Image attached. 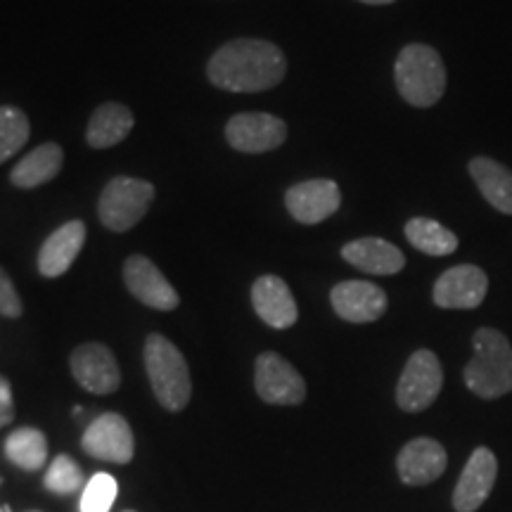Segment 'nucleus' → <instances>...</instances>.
Returning a JSON list of instances; mask_svg holds the SVG:
<instances>
[{"label": "nucleus", "instance_id": "1", "mask_svg": "<svg viewBox=\"0 0 512 512\" xmlns=\"http://www.w3.org/2000/svg\"><path fill=\"white\" fill-rule=\"evenodd\" d=\"M287 74V60L275 43L261 38H235L211 55L207 76L230 93H261L275 88Z\"/></svg>", "mask_w": 512, "mask_h": 512}, {"label": "nucleus", "instance_id": "2", "mask_svg": "<svg viewBox=\"0 0 512 512\" xmlns=\"http://www.w3.org/2000/svg\"><path fill=\"white\" fill-rule=\"evenodd\" d=\"M472 354L463 370L465 387L479 399L494 401L512 392V344L501 330L479 328Z\"/></svg>", "mask_w": 512, "mask_h": 512}, {"label": "nucleus", "instance_id": "3", "mask_svg": "<svg viewBox=\"0 0 512 512\" xmlns=\"http://www.w3.org/2000/svg\"><path fill=\"white\" fill-rule=\"evenodd\" d=\"M394 81L411 107H434L446 93V64L432 46L411 43L396 57Z\"/></svg>", "mask_w": 512, "mask_h": 512}, {"label": "nucleus", "instance_id": "4", "mask_svg": "<svg viewBox=\"0 0 512 512\" xmlns=\"http://www.w3.org/2000/svg\"><path fill=\"white\" fill-rule=\"evenodd\" d=\"M145 368L152 392L166 411L178 413L190 403L192 382L188 363L174 342L164 335H150L145 342Z\"/></svg>", "mask_w": 512, "mask_h": 512}, {"label": "nucleus", "instance_id": "5", "mask_svg": "<svg viewBox=\"0 0 512 512\" xmlns=\"http://www.w3.org/2000/svg\"><path fill=\"white\" fill-rule=\"evenodd\" d=\"M155 200V185L143 178L117 176L102 190L98 202V216L102 226L112 233H126L143 219Z\"/></svg>", "mask_w": 512, "mask_h": 512}, {"label": "nucleus", "instance_id": "6", "mask_svg": "<svg viewBox=\"0 0 512 512\" xmlns=\"http://www.w3.org/2000/svg\"><path fill=\"white\" fill-rule=\"evenodd\" d=\"M444 387V370L439 356L430 349H420L408 358L401 380L396 384V403L406 413H422L437 401Z\"/></svg>", "mask_w": 512, "mask_h": 512}, {"label": "nucleus", "instance_id": "7", "mask_svg": "<svg viewBox=\"0 0 512 512\" xmlns=\"http://www.w3.org/2000/svg\"><path fill=\"white\" fill-rule=\"evenodd\" d=\"M254 387L261 401L273 406H299L306 399V382L290 361L266 351L256 358Z\"/></svg>", "mask_w": 512, "mask_h": 512}, {"label": "nucleus", "instance_id": "8", "mask_svg": "<svg viewBox=\"0 0 512 512\" xmlns=\"http://www.w3.org/2000/svg\"><path fill=\"white\" fill-rule=\"evenodd\" d=\"M81 446L88 456L114 465L131 463L133 451H136L131 425L119 413L98 415L83 432Z\"/></svg>", "mask_w": 512, "mask_h": 512}, {"label": "nucleus", "instance_id": "9", "mask_svg": "<svg viewBox=\"0 0 512 512\" xmlns=\"http://www.w3.org/2000/svg\"><path fill=\"white\" fill-rule=\"evenodd\" d=\"M287 138V126L283 119L264 112L235 114L226 124V140L233 150L247 155L278 150Z\"/></svg>", "mask_w": 512, "mask_h": 512}, {"label": "nucleus", "instance_id": "10", "mask_svg": "<svg viewBox=\"0 0 512 512\" xmlns=\"http://www.w3.org/2000/svg\"><path fill=\"white\" fill-rule=\"evenodd\" d=\"M489 292V278L475 264H460L448 268L434 283L432 299L439 309L470 311L482 306Z\"/></svg>", "mask_w": 512, "mask_h": 512}, {"label": "nucleus", "instance_id": "11", "mask_svg": "<svg viewBox=\"0 0 512 512\" xmlns=\"http://www.w3.org/2000/svg\"><path fill=\"white\" fill-rule=\"evenodd\" d=\"M339 204H342V192L330 178H313V181L292 185L285 192L287 211L294 221L304 223V226L328 221L330 216L337 214Z\"/></svg>", "mask_w": 512, "mask_h": 512}, {"label": "nucleus", "instance_id": "12", "mask_svg": "<svg viewBox=\"0 0 512 512\" xmlns=\"http://www.w3.org/2000/svg\"><path fill=\"white\" fill-rule=\"evenodd\" d=\"M498 477V460L494 451L479 446L467 458L460 475L456 491H453V510L456 512H477L486 503V498L494 491Z\"/></svg>", "mask_w": 512, "mask_h": 512}, {"label": "nucleus", "instance_id": "13", "mask_svg": "<svg viewBox=\"0 0 512 512\" xmlns=\"http://www.w3.org/2000/svg\"><path fill=\"white\" fill-rule=\"evenodd\" d=\"M69 366L76 382L91 394H112L117 392L121 384V373L117 358L105 344L88 342L74 349Z\"/></svg>", "mask_w": 512, "mask_h": 512}, {"label": "nucleus", "instance_id": "14", "mask_svg": "<svg viewBox=\"0 0 512 512\" xmlns=\"http://www.w3.org/2000/svg\"><path fill=\"white\" fill-rule=\"evenodd\" d=\"M124 283L128 292L143 302L145 306L157 311H174L181 304V297L171 287L169 280L164 278V273L152 264L147 256L133 254L128 256L124 264Z\"/></svg>", "mask_w": 512, "mask_h": 512}, {"label": "nucleus", "instance_id": "15", "mask_svg": "<svg viewBox=\"0 0 512 512\" xmlns=\"http://www.w3.org/2000/svg\"><path fill=\"white\" fill-rule=\"evenodd\" d=\"M330 302L347 323H373L387 311V292L368 280H344L332 287Z\"/></svg>", "mask_w": 512, "mask_h": 512}, {"label": "nucleus", "instance_id": "16", "mask_svg": "<svg viewBox=\"0 0 512 512\" xmlns=\"http://www.w3.org/2000/svg\"><path fill=\"white\" fill-rule=\"evenodd\" d=\"M448 456L446 448L430 437H418L408 441L396 458V470L403 484L425 486L437 482L446 472Z\"/></svg>", "mask_w": 512, "mask_h": 512}, {"label": "nucleus", "instance_id": "17", "mask_svg": "<svg viewBox=\"0 0 512 512\" xmlns=\"http://www.w3.org/2000/svg\"><path fill=\"white\" fill-rule=\"evenodd\" d=\"M252 304L259 318L275 330L292 328L299 318L292 290L278 275H261V278H256V283L252 285Z\"/></svg>", "mask_w": 512, "mask_h": 512}, {"label": "nucleus", "instance_id": "18", "mask_svg": "<svg viewBox=\"0 0 512 512\" xmlns=\"http://www.w3.org/2000/svg\"><path fill=\"white\" fill-rule=\"evenodd\" d=\"M83 242H86V226H83V221L64 223L43 242L41 252H38V273L43 278H60V275L72 268Z\"/></svg>", "mask_w": 512, "mask_h": 512}, {"label": "nucleus", "instance_id": "19", "mask_svg": "<svg viewBox=\"0 0 512 512\" xmlns=\"http://www.w3.org/2000/svg\"><path fill=\"white\" fill-rule=\"evenodd\" d=\"M342 259L368 275H396L406 266V256L382 238L351 240L342 247Z\"/></svg>", "mask_w": 512, "mask_h": 512}, {"label": "nucleus", "instance_id": "20", "mask_svg": "<svg viewBox=\"0 0 512 512\" xmlns=\"http://www.w3.org/2000/svg\"><path fill=\"white\" fill-rule=\"evenodd\" d=\"M467 174L477 183L486 202L501 214L512 216V171L491 157H472Z\"/></svg>", "mask_w": 512, "mask_h": 512}, {"label": "nucleus", "instance_id": "21", "mask_svg": "<svg viewBox=\"0 0 512 512\" xmlns=\"http://www.w3.org/2000/svg\"><path fill=\"white\" fill-rule=\"evenodd\" d=\"M64 164V152L57 143H43L38 145L36 150H31L27 157L19 159L10 174V183L19 190H31L41 188L53 181V178L60 174Z\"/></svg>", "mask_w": 512, "mask_h": 512}, {"label": "nucleus", "instance_id": "22", "mask_svg": "<svg viewBox=\"0 0 512 512\" xmlns=\"http://www.w3.org/2000/svg\"><path fill=\"white\" fill-rule=\"evenodd\" d=\"M133 131V114L128 107L119 102H105L100 105L88 121L86 140L95 150H107V147L119 145Z\"/></svg>", "mask_w": 512, "mask_h": 512}, {"label": "nucleus", "instance_id": "23", "mask_svg": "<svg viewBox=\"0 0 512 512\" xmlns=\"http://www.w3.org/2000/svg\"><path fill=\"white\" fill-rule=\"evenodd\" d=\"M5 456L24 472H38L48 460L46 434L36 427H19L5 439Z\"/></svg>", "mask_w": 512, "mask_h": 512}, {"label": "nucleus", "instance_id": "24", "mask_svg": "<svg viewBox=\"0 0 512 512\" xmlns=\"http://www.w3.org/2000/svg\"><path fill=\"white\" fill-rule=\"evenodd\" d=\"M403 233H406V240L418 252L427 256H448L458 249V235L434 219L415 216V219L406 223Z\"/></svg>", "mask_w": 512, "mask_h": 512}, {"label": "nucleus", "instance_id": "25", "mask_svg": "<svg viewBox=\"0 0 512 512\" xmlns=\"http://www.w3.org/2000/svg\"><path fill=\"white\" fill-rule=\"evenodd\" d=\"M31 136L29 117L19 107H0V164L17 155Z\"/></svg>", "mask_w": 512, "mask_h": 512}, {"label": "nucleus", "instance_id": "26", "mask_svg": "<svg viewBox=\"0 0 512 512\" xmlns=\"http://www.w3.org/2000/svg\"><path fill=\"white\" fill-rule=\"evenodd\" d=\"M46 489L53 491V494L67 496L74 494V491L86 489V479H83V470L76 465V460L69 456H57L53 463H50L46 472Z\"/></svg>", "mask_w": 512, "mask_h": 512}, {"label": "nucleus", "instance_id": "27", "mask_svg": "<svg viewBox=\"0 0 512 512\" xmlns=\"http://www.w3.org/2000/svg\"><path fill=\"white\" fill-rule=\"evenodd\" d=\"M117 479L107 472H98L86 484L81 496V512H110L114 498H117Z\"/></svg>", "mask_w": 512, "mask_h": 512}, {"label": "nucleus", "instance_id": "28", "mask_svg": "<svg viewBox=\"0 0 512 512\" xmlns=\"http://www.w3.org/2000/svg\"><path fill=\"white\" fill-rule=\"evenodd\" d=\"M22 311V299H19L15 285H12V278L0 268V316L19 318Z\"/></svg>", "mask_w": 512, "mask_h": 512}, {"label": "nucleus", "instance_id": "29", "mask_svg": "<svg viewBox=\"0 0 512 512\" xmlns=\"http://www.w3.org/2000/svg\"><path fill=\"white\" fill-rule=\"evenodd\" d=\"M15 418V401H12V387L10 382L0 375V430L10 425Z\"/></svg>", "mask_w": 512, "mask_h": 512}, {"label": "nucleus", "instance_id": "30", "mask_svg": "<svg viewBox=\"0 0 512 512\" xmlns=\"http://www.w3.org/2000/svg\"><path fill=\"white\" fill-rule=\"evenodd\" d=\"M358 3H366V5H389V3H396V0H358Z\"/></svg>", "mask_w": 512, "mask_h": 512}, {"label": "nucleus", "instance_id": "31", "mask_svg": "<svg viewBox=\"0 0 512 512\" xmlns=\"http://www.w3.org/2000/svg\"><path fill=\"white\" fill-rule=\"evenodd\" d=\"M126 512H133V510H126Z\"/></svg>", "mask_w": 512, "mask_h": 512}, {"label": "nucleus", "instance_id": "32", "mask_svg": "<svg viewBox=\"0 0 512 512\" xmlns=\"http://www.w3.org/2000/svg\"><path fill=\"white\" fill-rule=\"evenodd\" d=\"M0 512H3V510H0Z\"/></svg>", "mask_w": 512, "mask_h": 512}]
</instances>
